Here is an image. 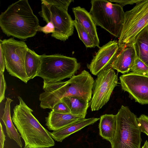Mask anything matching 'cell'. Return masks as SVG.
Segmentation results:
<instances>
[{
  "label": "cell",
  "instance_id": "cell-14",
  "mask_svg": "<svg viewBox=\"0 0 148 148\" xmlns=\"http://www.w3.org/2000/svg\"><path fill=\"white\" fill-rule=\"evenodd\" d=\"M72 10L75 16V20L87 31L93 41L95 47L99 48V41L96 25L89 12L79 6L73 8Z\"/></svg>",
  "mask_w": 148,
  "mask_h": 148
},
{
  "label": "cell",
  "instance_id": "cell-22",
  "mask_svg": "<svg viewBox=\"0 0 148 148\" xmlns=\"http://www.w3.org/2000/svg\"><path fill=\"white\" fill-rule=\"evenodd\" d=\"M75 28L80 40L83 42L86 48L95 47L94 43L88 34L83 27L75 20H74Z\"/></svg>",
  "mask_w": 148,
  "mask_h": 148
},
{
  "label": "cell",
  "instance_id": "cell-30",
  "mask_svg": "<svg viewBox=\"0 0 148 148\" xmlns=\"http://www.w3.org/2000/svg\"><path fill=\"white\" fill-rule=\"evenodd\" d=\"M0 72H4L5 67V59L3 50L0 46Z\"/></svg>",
  "mask_w": 148,
  "mask_h": 148
},
{
  "label": "cell",
  "instance_id": "cell-23",
  "mask_svg": "<svg viewBox=\"0 0 148 148\" xmlns=\"http://www.w3.org/2000/svg\"><path fill=\"white\" fill-rule=\"evenodd\" d=\"M130 71L135 73L148 75V66L137 57Z\"/></svg>",
  "mask_w": 148,
  "mask_h": 148
},
{
  "label": "cell",
  "instance_id": "cell-15",
  "mask_svg": "<svg viewBox=\"0 0 148 148\" xmlns=\"http://www.w3.org/2000/svg\"><path fill=\"white\" fill-rule=\"evenodd\" d=\"M100 119V118L92 117L81 119L50 132V134L53 140L57 142H61L71 135L87 126L93 124Z\"/></svg>",
  "mask_w": 148,
  "mask_h": 148
},
{
  "label": "cell",
  "instance_id": "cell-18",
  "mask_svg": "<svg viewBox=\"0 0 148 148\" xmlns=\"http://www.w3.org/2000/svg\"><path fill=\"white\" fill-rule=\"evenodd\" d=\"M116 128V115L105 114L100 116L99 125L100 136L104 139L112 142Z\"/></svg>",
  "mask_w": 148,
  "mask_h": 148
},
{
  "label": "cell",
  "instance_id": "cell-11",
  "mask_svg": "<svg viewBox=\"0 0 148 148\" xmlns=\"http://www.w3.org/2000/svg\"><path fill=\"white\" fill-rule=\"evenodd\" d=\"M122 89L136 102L148 104V75L130 72L119 77Z\"/></svg>",
  "mask_w": 148,
  "mask_h": 148
},
{
  "label": "cell",
  "instance_id": "cell-19",
  "mask_svg": "<svg viewBox=\"0 0 148 148\" xmlns=\"http://www.w3.org/2000/svg\"><path fill=\"white\" fill-rule=\"evenodd\" d=\"M133 43L137 57L148 66V25L137 36Z\"/></svg>",
  "mask_w": 148,
  "mask_h": 148
},
{
  "label": "cell",
  "instance_id": "cell-25",
  "mask_svg": "<svg viewBox=\"0 0 148 148\" xmlns=\"http://www.w3.org/2000/svg\"><path fill=\"white\" fill-rule=\"evenodd\" d=\"M137 120L141 132L148 136V116L142 114L137 118Z\"/></svg>",
  "mask_w": 148,
  "mask_h": 148
},
{
  "label": "cell",
  "instance_id": "cell-29",
  "mask_svg": "<svg viewBox=\"0 0 148 148\" xmlns=\"http://www.w3.org/2000/svg\"><path fill=\"white\" fill-rule=\"evenodd\" d=\"M112 2H115L118 3L123 8L126 5L137 4L141 2L142 0H109Z\"/></svg>",
  "mask_w": 148,
  "mask_h": 148
},
{
  "label": "cell",
  "instance_id": "cell-8",
  "mask_svg": "<svg viewBox=\"0 0 148 148\" xmlns=\"http://www.w3.org/2000/svg\"><path fill=\"white\" fill-rule=\"evenodd\" d=\"M148 25V0H142L125 12L122 30L118 41L119 47L133 43L136 37Z\"/></svg>",
  "mask_w": 148,
  "mask_h": 148
},
{
  "label": "cell",
  "instance_id": "cell-17",
  "mask_svg": "<svg viewBox=\"0 0 148 148\" xmlns=\"http://www.w3.org/2000/svg\"><path fill=\"white\" fill-rule=\"evenodd\" d=\"M12 101L9 97L6 98L4 113L1 119L5 127L6 133L8 137L15 141L18 146L21 148L23 145L21 139V136L14 126L11 116L10 104Z\"/></svg>",
  "mask_w": 148,
  "mask_h": 148
},
{
  "label": "cell",
  "instance_id": "cell-5",
  "mask_svg": "<svg viewBox=\"0 0 148 148\" xmlns=\"http://www.w3.org/2000/svg\"><path fill=\"white\" fill-rule=\"evenodd\" d=\"M41 63L37 76L43 82L61 81L75 75L81 65L75 58L59 54L41 55Z\"/></svg>",
  "mask_w": 148,
  "mask_h": 148
},
{
  "label": "cell",
  "instance_id": "cell-12",
  "mask_svg": "<svg viewBox=\"0 0 148 148\" xmlns=\"http://www.w3.org/2000/svg\"><path fill=\"white\" fill-rule=\"evenodd\" d=\"M118 41L111 40L100 47L87 67L91 73L97 75L103 70L111 66L118 51Z\"/></svg>",
  "mask_w": 148,
  "mask_h": 148
},
{
  "label": "cell",
  "instance_id": "cell-2",
  "mask_svg": "<svg viewBox=\"0 0 148 148\" xmlns=\"http://www.w3.org/2000/svg\"><path fill=\"white\" fill-rule=\"evenodd\" d=\"M27 0H20L9 6L0 15V26L8 36L25 39L34 36L39 26Z\"/></svg>",
  "mask_w": 148,
  "mask_h": 148
},
{
  "label": "cell",
  "instance_id": "cell-13",
  "mask_svg": "<svg viewBox=\"0 0 148 148\" xmlns=\"http://www.w3.org/2000/svg\"><path fill=\"white\" fill-rule=\"evenodd\" d=\"M137 57L133 43L119 47L118 51L112 65V68L122 73H127L134 64Z\"/></svg>",
  "mask_w": 148,
  "mask_h": 148
},
{
  "label": "cell",
  "instance_id": "cell-3",
  "mask_svg": "<svg viewBox=\"0 0 148 148\" xmlns=\"http://www.w3.org/2000/svg\"><path fill=\"white\" fill-rule=\"evenodd\" d=\"M19 103L13 109L12 122L25 143L24 148H49L55 145L50 132L32 113L33 110L18 96Z\"/></svg>",
  "mask_w": 148,
  "mask_h": 148
},
{
  "label": "cell",
  "instance_id": "cell-6",
  "mask_svg": "<svg viewBox=\"0 0 148 148\" xmlns=\"http://www.w3.org/2000/svg\"><path fill=\"white\" fill-rule=\"evenodd\" d=\"M89 13L96 25L119 38L124 22L125 12L118 4L106 0H92Z\"/></svg>",
  "mask_w": 148,
  "mask_h": 148
},
{
  "label": "cell",
  "instance_id": "cell-27",
  "mask_svg": "<svg viewBox=\"0 0 148 148\" xmlns=\"http://www.w3.org/2000/svg\"><path fill=\"white\" fill-rule=\"evenodd\" d=\"M6 88V82L3 73L0 72V102L5 98V93Z\"/></svg>",
  "mask_w": 148,
  "mask_h": 148
},
{
  "label": "cell",
  "instance_id": "cell-4",
  "mask_svg": "<svg viewBox=\"0 0 148 148\" xmlns=\"http://www.w3.org/2000/svg\"><path fill=\"white\" fill-rule=\"evenodd\" d=\"M116 116V128L111 148H141V132L136 115L122 105Z\"/></svg>",
  "mask_w": 148,
  "mask_h": 148
},
{
  "label": "cell",
  "instance_id": "cell-32",
  "mask_svg": "<svg viewBox=\"0 0 148 148\" xmlns=\"http://www.w3.org/2000/svg\"><path fill=\"white\" fill-rule=\"evenodd\" d=\"M141 148H148V141L147 140L145 142L144 145Z\"/></svg>",
  "mask_w": 148,
  "mask_h": 148
},
{
  "label": "cell",
  "instance_id": "cell-10",
  "mask_svg": "<svg viewBox=\"0 0 148 148\" xmlns=\"http://www.w3.org/2000/svg\"><path fill=\"white\" fill-rule=\"evenodd\" d=\"M118 84L117 75L111 66L98 73L94 81L92 97L89 103L92 111L99 110L107 103Z\"/></svg>",
  "mask_w": 148,
  "mask_h": 148
},
{
  "label": "cell",
  "instance_id": "cell-28",
  "mask_svg": "<svg viewBox=\"0 0 148 148\" xmlns=\"http://www.w3.org/2000/svg\"><path fill=\"white\" fill-rule=\"evenodd\" d=\"M38 31L42 32L46 34L51 33L52 34L55 32V28L51 22H49L44 26H39L38 28Z\"/></svg>",
  "mask_w": 148,
  "mask_h": 148
},
{
  "label": "cell",
  "instance_id": "cell-31",
  "mask_svg": "<svg viewBox=\"0 0 148 148\" xmlns=\"http://www.w3.org/2000/svg\"><path fill=\"white\" fill-rule=\"evenodd\" d=\"M2 126L0 122V148H4L5 136L3 130Z\"/></svg>",
  "mask_w": 148,
  "mask_h": 148
},
{
  "label": "cell",
  "instance_id": "cell-16",
  "mask_svg": "<svg viewBox=\"0 0 148 148\" xmlns=\"http://www.w3.org/2000/svg\"><path fill=\"white\" fill-rule=\"evenodd\" d=\"M81 116L55 112L52 110L45 117V125L50 130L55 131L78 120L85 119Z\"/></svg>",
  "mask_w": 148,
  "mask_h": 148
},
{
  "label": "cell",
  "instance_id": "cell-21",
  "mask_svg": "<svg viewBox=\"0 0 148 148\" xmlns=\"http://www.w3.org/2000/svg\"><path fill=\"white\" fill-rule=\"evenodd\" d=\"M61 101L67 105L71 114L81 116L85 118L89 105V102L72 97H65Z\"/></svg>",
  "mask_w": 148,
  "mask_h": 148
},
{
  "label": "cell",
  "instance_id": "cell-24",
  "mask_svg": "<svg viewBox=\"0 0 148 148\" xmlns=\"http://www.w3.org/2000/svg\"><path fill=\"white\" fill-rule=\"evenodd\" d=\"M41 1V4L53 5L68 10L70 4L72 2L74 1L73 0H42Z\"/></svg>",
  "mask_w": 148,
  "mask_h": 148
},
{
  "label": "cell",
  "instance_id": "cell-9",
  "mask_svg": "<svg viewBox=\"0 0 148 148\" xmlns=\"http://www.w3.org/2000/svg\"><path fill=\"white\" fill-rule=\"evenodd\" d=\"M39 14L47 23L51 22L55 28V32L51 36L58 40L65 41L73 33L74 20L68 12V10L46 4H42Z\"/></svg>",
  "mask_w": 148,
  "mask_h": 148
},
{
  "label": "cell",
  "instance_id": "cell-1",
  "mask_svg": "<svg viewBox=\"0 0 148 148\" xmlns=\"http://www.w3.org/2000/svg\"><path fill=\"white\" fill-rule=\"evenodd\" d=\"M94 80L85 70L66 81L43 82L44 92L39 95L40 106L52 110L64 98L75 97L88 102L92 99Z\"/></svg>",
  "mask_w": 148,
  "mask_h": 148
},
{
  "label": "cell",
  "instance_id": "cell-26",
  "mask_svg": "<svg viewBox=\"0 0 148 148\" xmlns=\"http://www.w3.org/2000/svg\"><path fill=\"white\" fill-rule=\"evenodd\" d=\"M51 110L57 112L71 113L70 110L68 106L62 101L58 103Z\"/></svg>",
  "mask_w": 148,
  "mask_h": 148
},
{
  "label": "cell",
  "instance_id": "cell-7",
  "mask_svg": "<svg viewBox=\"0 0 148 148\" xmlns=\"http://www.w3.org/2000/svg\"><path fill=\"white\" fill-rule=\"evenodd\" d=\"M0 46L3 51L7 71L11 76L27 83L29 80L25 71V61L28 48L26 43L11 38L1 39Z\"/></svg>",
  "mask_w": 148,
  "mask_h": 148
},
{
  "label": "cell",
  "instance_id": "cell-20",
  "mask_svg": "<svg viewBox=\"0 0 148 148\" xmlns=\"http://www.w3.org/2000/svg\"><path fill=\"white\" fill-rule=\"evenodd\" d=\"M41 63V55L28 48L26 55L25 66L29 80L37 76Z\"/></svg>",
  "mask_w": 148,
  "mask_h": 148
}]
</instances>
